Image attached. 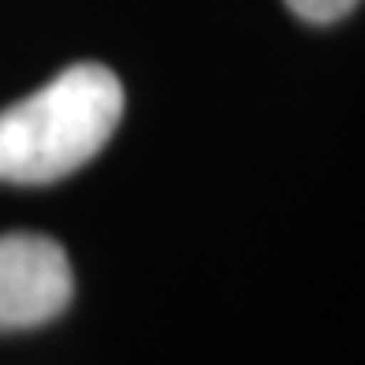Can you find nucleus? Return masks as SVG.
<instances>
[{"label":"nucleus","instance_id":"1","mask_svg":"<svg viewBox=\"0 0 365 365\" xmlns=\"http://www.w3.org/2000/svg\"><path fill=\"white\" fill-rule=\"evenodd\" d=\"M123 86L101 63H75L0 112V182L45 187L93 160L120 127Z\"/></svg>","mask_w":365,"mask_h":365},{"label":"nucleus","instance_id":"2","mask_svg":"<svg viewBox=\"0 0 365 365\" xmlns=\"http://www.w3.org/2000/svg\"><path fill=\"white\" fill-rule=\"evenodd\" d=\"M75 298V272L63 246L34 231L0 235V331L38 328Z\"/></svg>","mask_w":365,"mask_h":365},{"label":"nucleus","instance_id":"3","mask_svg":"<svg viewBox=\"0 0 365 365\" xmlns=\"http://www.w3.org/2000/svg\"><path fill=\"white\" fill-rule=\"evenodd\" d=\"M287 8L306 23H336L358 8V0H287Z\"/></svg>","mask_w":365,"mask_h":365}]
</instances>
